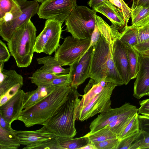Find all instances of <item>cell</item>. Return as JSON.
<instances>
[{
	"instance_id": "obj_1",
	"label": "cell",
	"mask_w": 149,
	"mask_h": 149,
	"mask_svg": "<svg viewBox=\"0 0 149 149\" xmlns=\"http://www.w3.org/2000/svg\"><path fill=\"white\" fill-rule=\"evenodd\" d=\"M71 86H55L53 90L37 104L23 110L18 120L27 127L43 125L65 102L73 89Z\"/></svg>"
},
{
	"instance_id": "obj_2",
	"label": "cell",
	"mask_w": 149,
	"mask_h": 149,
	"mask_svg": "<svg viewBox=\"0 0 149 149\" xmlns=\"http://www.w3.org/2000/svg\"><path fill=\"white\" fill-rule=\"evenodd\" d=\"M113 44L108 43L101 34L98 41L94 46L89 76V78L94 80L95 84H98L105 78L107 82L117 86L124 84L113 60Z\"/></svg>"
},
{
	"instance_id": "obj_3",
	"label": "cell",
	"mask_w": 149,
	"mask_h": 149,
	"mask_svg": "<svg viewBox=\"0 0 149 149\" xmlns=\"http://www.w3.org/2000/svg\"><path fill=\"white\" fill-rule=\"evenodd\" d=\"M77 89L73 88L65 102L43 125L57 136L73 138L76 134V109L82 95Z\"/></svg>"
},
{
	"instance_id": "obj_4",
	"label": "cell",
	"mask_w": 149,
	"mask_h": 149,
	"mask_svg": "<svg viewBox=\"0 0 149 149\" xmlns=\"http://www.w3.org/2000/svg\"><path fill=\"white\" fill-rule=\"evenodd\" d=\"M36 31L30 19L17 28L7 42L10 54L19 68L27 67L32 62L36 39Z\"/></svg>"
},
{
	"instance_id": "obj_5",
	"label": "cell",
	"mask_w": 149,
	"mask_h": 149,
	"mask_svg": "<svg viewBox=\"0 0 149 149\" xmlns=\"http://www.w3.org/2000/svg\"><path fill=\"white\" fill-rule=\"evenodd\" d=\"M96 13L86 6L77 5L65 22L66 30L74 38L91 40L96 24Z\"/></svg>"
},
{
	"instance_id": "obj_6",
	"label": "cell",
	"mask_w": 149,
	"mask_h": 149,
	"mask_svg": "<svg viewBox=\"0 0 149 149\" xmlns=\"http://www.w3.org/2000/svg\"><path fill=\"white\" fill-rule=\"evenodd\" d=\"M63 23L53 19H47L44 28L37 36L34 52L51 55L58 48Z\"/></svg>"
},
{
	"instance_id": "obj_7",
	"label": "cell",
	"mask_w": 149,
	"mask_h": 149,
	"mask_svg": "<svg viewBox=\"0 0 149 149\" xmlns=\"http://www.w3.org/2000/svg\"><path fill=\"white\" fill-rule=\"evenodd\" d=\"M91 40L68 36L55 52L54 57L61 66H70L87 52Z\"/></svg>"
},
{
	"instance_id": "obj_8",
	"label": "cell",
	"mask_w": 149,
	"mask_h": 149,
	"mask_svg": "<svg viewBox=\"0 0 149 149\" xmlns=\"http://www.w3.org/2000/svg\"><path fill=\"white\" fill-rule=\"evenodd\" d=\"M16 0L22 10L21 14L13 19L0 21V36L7 42L17 28L37 13L40 7L39 2L35 0Z\"/></svg>"
},
{
	"instance_id": "obj_9",
	"label": "cell",
	"mask_w": 149,
	"mask_h": 149,
	"mask_svg": "<svg viewBox=\"0 0 149 149\" xmlns=\"http://www.w3.org/2000/svg\"><path fill=\"white\" fill-rule=\"evenodd\" d=\"M117 85L107 82L102 90L84 107L77 111V120L83 121L97 114L104 112L111 109V97Z\"/></svg>"
},
{
	"instance_id": "obj_10",
	"label": "cell",
	"mask_w": 149,
	"mask_h": 149,
	"mask_svg": "<svg viewBox=\"0 0 149 149\" xmlns=\"http://www.w3.org/2000/svg\"><path fill=\"white\" fill-rule=\"evenodd\" d=\"M77 6L76 0H45L41 3L37 14L40 18L63 23Z\"/></svg>"
},
{
	"instance_id": "obj_11",
	"label": "cell",
	"mask_w": 149,
	"mask_h": 149,
	"mask_svg": "<svg viewBox=\"0 0 149 149\" xmlns=\"http://www.w3.org/2000/svg\"><path fill=\"white\" fill-rule=\"evenodd\" d=\"M93 46L91 47L80 59L70 66L69 72L72 83L71 86L77 89L78 86L89 78V72Z\"/></svg>"
},
{
	"instance_id": "obj_12",
	"label": "cell",
	"mask_w": 149,
	"mask_h": 149,
	"mask_svg": "<svg viewBox=\"0 0 149 149\" xmlns=\"http://www.w3.org/2000/svg\"><path fill=\"white\" fill-rule=\"evenodd\" d=\"M136 107L129 102L125 103L121 107L111 108L103 113H100L91 123L88 133L94 132L102 128L111 122L129 113Z\"/></svg>"
},
{
	"instance_id": "obj_13",
	"label": "cell",
	"mask_w": 149,
	"mask_h": 149,
	"mask_svg": "<svg viewBox=\"0 0 149 149\" xmlns=\"http://www.w3.org/2000/svg\"><path fill=\"white\" fill-rule=\"evenodd\" d=\"M112 54L116 67L126 85L131 80L129 61L125 46L118 38L114 40Z\"/></svg>"
},
{
	"instance_id": "obj_14",
	"label": "cell",
	"mask_w": 149,
	"mask_h": 149,
	"mask_svg": "<svg viewBox=\"0 0 149 149\" xmlns=\"http://www.w3.org/2000/svg\"><path fill=\"white\" fill-rule=\"evenodd\" d=\"M25 93L23 90L19 89L14 96L0 106V114L11 125L18 120L23 110Z\"/></svg>"
},
{
	"instance_id": "obj_15",
	"label": "cell",
	"mask_w": 149,
	"mask_h": 149,
	"mask_svg": "<svg viewBox=\"0 0 149 149\" xmlns=\"http://www.w3.org/2000/svg\"><path fill=\"white\" fill-rule=\"evenodd\" d=\"M21 145L30 146L51 140L57 137L53 132L44 126L35 130H15Z\"/></svg>"
},
{
	"instance_id": "obj_16",
	"label": "cell",
	"mask_w": 149,
	"mask_h": 149,
	"mask_svg": "<svg viewBox=\"0 0 149 149\" xmlns=\"http://www.w3.org/2000/svg\"><path fill=\"white\" fill-rule=\"evenodd\" d=\"M140 67L134 83L133 93L138 99L145 96L149 88V57H144L140 54Z\"/></svg>"
},
{
	"instance_id": "obj_17",
	"label": "cell",
	"mask_w": 149,
	"mask_h": 149,
	"mask_svg": "<svg viewBox=\"0 0 149 149\" xmlns=\"http://www.w3.org/2000/svg\"><path fill=\"white\" fill-rule=\"evenodd\" d=\"M107 17L112 24L119 29L126 26L121 11L108 0L104 1L100 5L93 9Z\"/></svg>"
},
{
	"instance_id": "obj_18",
	"label": "cell",
	"mask_w": 149,
	"mask_h": 149,
	"mask_svg": "<svg viewBox=\"0 0 149 149\" xmlns=\"http://www.w3.org/2000/svg\"><path fill=\"white\" fill-rule=\"evenodd\" d=\"M5 63H1L0 69L6 75L4 80L0 83V97L9 90L18 84L24 85L23 77L14 70H6L3 69Z\"/></svg>"
},
{
	"instance_id": "obj_19",
	"label": "cell",
	"mask_w": 149,
	"mask_h": 149,
	"mask_svg": "<svg viewBox=\"0 0 149 149\" xmlns=\"http://www.w3.org/2000/svg\"><path fill=\"white\" fill-rule=\"evenodd\" d=\"M54 87L52 85L38 87L35 90L25 93L23 109L28 108L40 102L50 93Z\"/></svg>"
},
{
	"instance_id": "obj_20",
	"label": "cell",
	"mask_w": 149,
	"mask_h": 149,
	"mask_svg": "<svg viewBox=\"0 0 149 149\" xmlns=\"http://www.w3.org/2000/svg\"><path fill=\"white\" fill-rule=\"evenodd\" d=\"M38 63L43 64L40 68L51 73L56 75L66 74L69 73L70 68H63L57 61L55 57L48 55L36 58Z\"/></svg>"
},
{
	"instance_id": "obj_21",
	"label": "cell",
	"mask_w": 149,
	"mask_h": 149,
	"mask_svg": "<svg viewBox=\"0 0 149 149\" xmlns=\"http://www.w3.org/2000/svg\"><path fill=\"white\" fill-rule=\"evenodd\" d=\"M105 86L100 82L97 84H95L94 80L91 78L84 89V95H81L82 98L77 107L76 113L89 103L101 92Z\"/></svg>"
},
{
	"instance_id": "obj_22",
	"label": "cell",
	"mask_w": 149,
	"mask_h": 149,
	"mask_svg": "<svg viewBox=\"0 0 149 149\" xmlns=\"http://www.w3.org/2000/svg\"><path fill=\"white\" fill-rule=\"evenodd\" d=\"M131 26L139 28L149 24V7L132 6Z\"/></svg>"
},
{
	"instance_id": "obj_23",
	"label": "cell",
	"mask_w": 149,
	"mask_h": 149,
	"mask_svg": "<svg viewBox=\"0 0 149 149\" xmlns=\"http://www.w3.org/2000/svg\"><path fill=\"white\" fill-rule=\"evenodd\" d=\"M123 44L126 48L129 63L130 78L131 80L136 78L140 70V54L130 45L126 43Z\"/></svg>"
},
{
	"instance_id": "obj_24",
	"label": "cell",
	"mask_w": 149,
	"mask_h": 149,
	"mask_svg": "<svg viewBox=\"0 0 149 149\" xmlns=\"http://www.w3.org/2000/svg\"><path fill=\"white\" fill-rule=\"evenodd\" d=\"M21 145L15 130L10 132L0 127V149H17Z\"/></svg>"
},
{
	"instance_id": "obj_25",
	"label": "cell",
	"mask_w": 149,
	"mask_h": 149,
	"mask_svg": "<svg viewBox=\"0 0 149 149\" xmlns=\"http://www.w3.org/2000/svg\"><path fill=\"white\" fill-rule=\"evenodd\" d=\"M138 109L136 107L127 114L111 122L106 127L118 136L122 132L134 115L138 113Z\"/></svg>"
},
{
	"instance_id": "obj_26",
	"label": "cell",
	"mask_w": 149,
	"mask_h": 149,
	"mask_svg": "<svg viewBox=\"0 0 149 149\" xmlns=\"http://www.w3.org/2000/svg\"><path fill=\"white\" fill-rule=\"evenodd\" d=\"M57 139L61 149H80L90 143L85 135L75 138L57 136Z\"/></svg>"
},
{
	"instance_id": "obj_27",
	"label": "cell",
	"mask_w": 149,
	"mask_h": 149,
	"mask_svg": "<svg viewBox=\"0 0 149 149\" xmlns=\"http://www.w3.org/2000/svg\"><path fill=\"white\" fill-rule=\"evenodd\" d=\"M58 75L50 73L41 69L36 70L30 77L31 82L38 87L50 85L52 81Z\"/></svg>"
},
{
	"instance_id": "obj_28",
	"label": "cell",
	"mask_w": 149,
	"mask_h": 149,
	"mask_svg": "<svg viewBox=\"0 0 149 149\" xmlns=\"http://www.w3.org/2000/svg\"><path fill=\"white\" fill-rule=\"evenodd\" d=\"M138 28L125 26L118 38L123 43L128 44L133 47L138 44Z\"/></svg>"
},
{
	"instance_id": "obj_29",
	"label": "cell",
	"mask_w": 149,
	"mask_h": 149,
	"mask_svg": "<svg viewBox=\"0 0 149 149\" xmlns=\"http://www.w3.org/2000/svg\"><path fill=\"white\" fill-rule=\"evenodd\" d=\"M88 138L90 142L93 143L118 137L109 128L105 127L94 132L88 133L85 135Z\"/></svg>"
},
{
	"instance_id": "obj_30",
	"label": "cell",
	"mask_w": 149,
	"mask_h": 149,
	"mask_svg": "<svg viewBox=\"0 0 149 149\" xmlns=\"http://www.w3.org/2000/svg\"><path fill=\"white\" fill-rule=\"evenodd\" d=\"M138 115V113H137L134 115L121 133L118 136L120 140L140 130Z\"/></svg>"
},
{
	"instance_id": "obj_31",
	"label": "cell",
	"mask_w": 149,
	"mask_h": 149,
	"mask_svg": "<svg viewBox=\"0 0 149 149\" xmlns=\"http://www.w3.org/2000/svg\"><path fill=\"white\" fill-rule=\"evenodd\" d=\"M120 10L123 16L126 25H127L131 17L132 9L123 0H108Z\"/></svg>"
},
{
	"instance_id": "obj_32",
	"label": "cell",
	"mask_w": 149,
	"mask_h": 149,
	"mask_svg": "<svg viewBox=\"0 0 149 149\" xmlns=\"http://www.w3.org/2000/svg\"><path fill=\"white\" fill-rule=\"evenodd\" d=\"M23 149H61L57 139V136L55 138L48 141L40 144L27 146Z\"/></svg>"
},
{
	"instance_id": "obj_33",
	"label": "cell",
	"mask_w": 149,
	"mask_h": 149,
	"mask_svg": "<svg viewBox=\"0 0 149 149\" xmlns=\"http://www.w3.org/2000/svg\"><path fill=\"white\" fill-rule=\"evenodd\" d=\"M18 4L16 0H0V19L10 12Z\"/></svg>"
},
{
	"instance_id": "obj_34",
	"label": "cell",
	"mask_w": 149,
	"mask_h": 149,
	"mask_svg": "<svg viewBox=\"0 0 149 149\" xmlns=\"http://www.w3.org/2000/svg\"><path fill=\"white\" fill-rule=\"evenodd\" d=\"M149 143V133L141 130L139 134L132 144L130 149H141L143 146Z\"/></svg>"
},
{
	"instance_id": "obj_35",
	"label": "cell",
	"mask_w": 149,
	"mask_h": 149,
	"mask_svg": "<svg viewBox=\"0 0 149 149\" xmlns=\"http://www.w3.org/2000/svg\"><path fill=\"white\" fill-rule=\"evenodd\" d=\"M120 140L118 137L92 143L97 149H116Z\"/></svg>"
},
{
	"instance_id": "obj_36",
	"label": "cell",
	"mask_w": 149,
	"mask_h": 149,
	"mask_svg": "<svg viewBox=\"0 0 149 149\" xmlns=\"http://www.w3.org/2000/svg\"><path fill=\"white\" fill-rule=\"evenodd\" d=\"M72 81L69 73L58 75L50 83V85L55 86H71Z\"/></svg>"
},
{
	"instance_id": "obj_37",
	"label": "cell",
	"mask_w": 149,
	"mask_h": 149,
	"mask_svg": "<svg viewBox=\"0 0 149 149\" xmlns=\"http://www.w3.org/2000/svg\"><path fill=\"white\" fill-rule=\"evenodd\" d=\"M141 130L120 140L116 149H130L132 144L138 136Z\"/></svg>"
},
{
	"instance_id": "obj_38",
	"label": "cell",
	"mask_w": 149,
	"mask_h": 149,
	"mask_svg": "<svg viewBox=\"0 0 149 149\" xmlns=\"http://www.w3.org/2000/svg\"><path fill=\"white\" fill-rule=\"evenodd\" d=\"M23 85L18 84L9 90L4 95L0 97V106H2L14 96Z\"/></svg>"
},
{
	"instance_id": "obj_39",
	"label": "cell",
	"mask_w": 149,
	"mask_h": 149,
	"mask_svg": "<svg viewBox=\"0 0 149 149\" xmlns=\"http://www.w3.org/2000/svg\"><path fill=\"white\" fill-rule=\"evenodd\" d=\"M149 40V24L139 28L138 44L145 42Z\"/></svg>"
},
{
	"instance_id": "obj_40",
	"label": "cell",
	"mask_w": 149,
	"mask_h": 149,
	"mask_svg": "<svg viewBox=\"0 0 149 149\" xmlns=\"http://www.w3.org/2000/svg\"><path fill=\"white\" fill-rule=\"evenodd\" d=\"M5 44L0 40V63L7 62L9 59L10 54Z\"/></svg>"
},
{
	"instance_id": "obj_41",
	"label": "cell",
	"mask_w": 149,
	"mask_h": 149,
	"mask_svg": "<svg viewBox=\"0 0 149 149\" xmlns=\"http://www.w3.org/2000/svg\"><path fill=\"white\" fill-rule=\"evenodd\" d=\"M138 119L140 130L149 133V116L139 115Z\"/></svg>"
},
{
	"instance_id": "obj_42",
	"label": "cell",
	"mask_w": 149,
	"mask_h": 149,
	"mask_svg": "<svg viewBox=\"0 0 149 149\" xmlns=\"http://www.w3.org/2000/svg\"><path fill=\"white\" fill-rule=\"evenodd\" d=\"M140 107L138 109V114L149 116V99L139 102Z\"/></svg>"
},
{
	"instance_id": "obj_43",
	"label": "cell",
	"mask_w": 149,
	"mask_h": 149,
	"mask_svg": "<svg viewBox=\"0 0 149 149\" xmlns=\"http://www.w3.org/2000/svg\"><path fill=\"white\" fill-rule=\"evenodd\" d=\"M101 35V32L96 24L94 29L91 35L90 43L87 50L91 47L94 46L96 44L99 40Z\"/></svg>"
},
{
	"instance_id": "obj_44",
	"label": "cell",
	"mask_w": 149,
	"mask_h": 149,
	"mask_svg": "<svg viewBox=\"0 0 149 149\" xmlns=\"http://www.w3.org/2000/svg\"><path fill=\"white\" fill-rule=\"evenodd\" d=\"M140 53L149 49V40L133 47Z\"/></svg>"
},
{
	"instance_id": "obj_45",
	"label": "cell",
	"mask_w": 149,
	"mask_h": 149,
	"mask_svg": "<svg viewBox=\"0 0 149 149\" xmlns=\"http://www.w3.org/2000/svg\"><path fill=\"white\" fill-rule=\"evenodd\" d=\"M0 127L10 132H14V130L12 128L11 124L6 120L0 114Z\"/></svg>"
},
{
	"instance_id": "obj_46",
	"label": "cell",
	"mask_w": 149,
	"mask_h": 149,
	"mask_svg": "<svg viewBox=\"0 0 149 149\" xmlns=\"http://www.w3.org/2000/svg\"><path fill=\"white\" fill-rule=\"evenodd\" d=\"M106 0H89L88 2V5L94 9Z\"/></svg>"
},
{
	"instance_id": "obj_47",
	"label": "cell",
	"mask_w": 149,
	"mask_h": 149,
	"mask_svg": "<svg viewBox=\"0 0 149 149\" xmlns=\"http://www.w3.org/2000/svg\"><path fill=\"white\" fill-rule=\"evenodd\" d=\"M142 5L149 7V0H135L132 6Z\"/></svg>"
},
{
	"instance_id": "obj_48",
	"label": "cell",
	"mask_w": 149,
	"mask_h": 149,
	"mask_svg": "<svg viewBox=\"0 0 149 149\" xmlns=\"http://www.w3.org/2000/svg\"><path fill=\"white\" fill-rule=\"evenodd\" d=\"M80 149H97V148L93 144L90 143L81 147Z\"/></svg>"
},
{
	"instance_id": "obj_49",
	"label": "cell",
	"mask_w": 149,
	"mask_h": 149,
	"mask_svg": "<svg viewBox=\"0 0 149 149\" xmlns=\"http://www.w3.org/2000/svg\"><path fill=\"white\" fill-rule=\"evenodd\" d=\"M140 54L141 55L144 57H149V49Z\"/></svg>"
},
{
	"instance_id": "obj_50",
	"label": "cell",
	"mask_w": 149,
	"mask_h": 149,
	"mask_svg": "<svg viewBox=\"0 0 149 149\" xmlns=\"http://www.w3.org/2000/svg\"><path fill=\"white\" fill-rule=\"evenodd\" d=\"M141 149H149V143L143 146Z\"/></svg>"
},
{
	"instance_id": "obj_51",
	"label": "cell",
	"mask_w": 149,
	"mask_h": 149,
	"mask_svg": "<svg viewBox=\"0 0 149 149\" xmlns=\"http://www.w3.org/2000/svg\"><path fill=\"white\" fill-rule=\"evenodd\" d=\"M145 96H149V88L147 90L146 94L145 95Z\"/></svg>"
},
{
	"instance_id": "obj_52",
	"label": "cell",
	"mask_w": 149,
	"mask_h": 149,
	"mask_svg": "<svg viewBox=\"0 0 149 149\" xmlns=\"http://www.w3.org/2000/svg\"><path fill=\"white\" fill-rule=\"evenodd\" d=\"M38 2L39 3H42L43 1H45V0H34Z\"/></svg>"
},
{
	"instance_id": "obj_53",
	"label": "cell",
	"mask_w": 149,
	"mask_h": 149,
	"mask_svg": "<svg viewBox=\"0 0 149 149\" xmlns=\"http://www.w3.org/2000/svg\"><path fill=\"white\" fill-rule=\"evenodd\" d=\"M135 0H133V3H134V2Z\"/></svg>"
}]
</instances>
